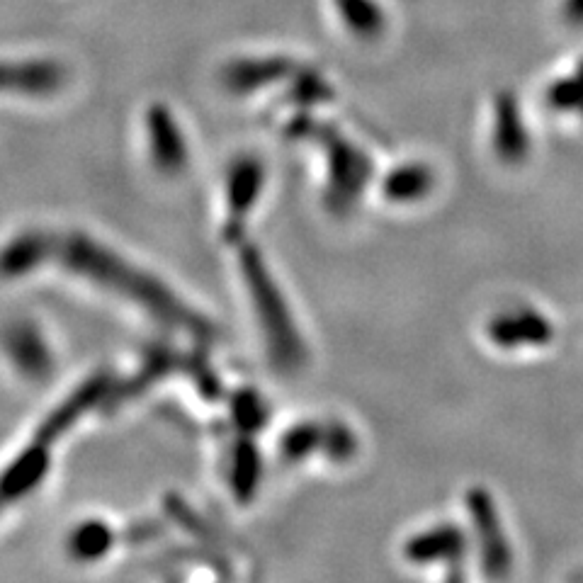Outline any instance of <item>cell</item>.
<instances>
[{"instance_id":"6da1fadb","label":"cell","mask_w":583,"mask_h":583,"mask_svg":"<svg viewBox=\"0 0 583 583\" xmlns=\"http://www.w3.org/2000/svg\"><path fill=\"white\" fill-rule=\"evenodd\" d=\"M56 256H61L66 268H71L76 275L88 277L95 285L139 304L141 309L149 311L151 316H158L166 324L183 326L190 333H197V336L207 333L205 321L192 314L178 297H173L171 290H166L154 277L144 275L139 268L129 265L127 260L107 251L105 246L90 241L88 236L66 239L64 246H56Z\"/></svg>"},{"instance_id":"7a4b0ae2","label":"cell","mask_w":583,"mask_h":583,"mask_svg":"<svg viewBox=\"0 0 583 583\" xmlns=\"http://www.w3.org/2000/svg\"><path fill=\"white\" fill-rule=\"evenodd\" d=\"M241 270L246 280L248 292L258 307V319L263 326L268 345L273 348L275 360L285 367H294L304 360V345L299 338L297 326L290 319V311L285 307L280 290L275 280L265 270L256 248H243L241 253Z\"/></svg>"},{"instance_id":"3957f363","label":"cell","mask_w":583,"mask_h":583,"mask_svg":"<svg viewBox=\"0 0 583 583\" xmlns=\"http://www.w3.org/2000/svg\"><path fill=\"white\" fill-rule=\"evenodd\" d=\"M149 144L154 161L166 171H178L188 161L183 134L163 107H154L149 112Z\"/></svg>"},{"instance_id":"277c9868","label":"cell","mask_w":583,"mask_h":583,"mask_svg":"<svg viewBox=\"0 0 583 583\" xmlns=\"http://www.w3.org/2000/svg\"><path fill=\"white\" fill-rule=\"evenodd\" d=\"M61 83V69L54 64H0V90L13 93H52Z\"/></svg>"},{"instance_id":"5b68a950","label":"cell","mask_w":583,"mask_h":583,"mask_svg":"<svg viewBox=\"0 0 583 583\" xmlns=\"http://www.w3.org/2000/svg\"><path fill=\"white\" fill-rule=\"evenodd\" d=\"M47 472V455H44V445H32L30 452L18 457L5 474L0 477V496L3 498H18L25 496L32 486Z\"/></svg>"},{"instance_id":"8992f818","label":"cell","mask_w":583,"mask_h":583,"mask_svg":"<svg viewBox=\"0 0 583 583\" xmlns=\"http://www.w3.org/2000/svg\"><path fill=\"white\" fill-rule=\"evenodd\" d=\"M52 253V246H49L47 239L42 236H22V239H15L0 253V275L5 277H18L25 275L30 270V265L42 263L44 256Z\"/></svg>"},{"instance_id":"52a82bcc","label":"cell","mask_w":583,"mask_h":583,"mask_svg":"<svg viewBox=\"0 0 583 583\" xmlns=\"http://www.w3.org/2000/svg\"><path fill=\"white\" fill-rule=\"evenodd\" d=\"M260 183H263V168L256 161H241L231 171L229 178V209L231 217H243L248 207L256 202Z\"/></svg>"},{"instance_id":"ba28073f","label":"cell","mask_w":583,"mask_h":583,"mask_svg":"<svg viewBox=\"0 0 583 583\" xmlns=\"http://www.w3.org/2000/svg\"><path fill=\"white\" fill-rule=\"evenodd\" d=\"M103 389H105L103 382H93V384H88V387H83L81 392L69 396V401H66V404L61 406V409L56 411L54 416L47 418L44 428L39 430V440H42V443H49V440L59 438V435L64 433L66 426H69L71 421H76V418L83 416L86 406L93 399H98Z\"/></svg>"},{"instance_id":"9c48e42d","label":"cell","mask_w":583,"mask_h":583,"mask_svg":"<svg viewBox=\"0 0 583 583\" xmlns=\"http://www.w3.org/2000/svg\"><path fill=\"white\" fill-rule=\"evenodd\" d=\"M69 545L78 559L103 557L112 545V532L105 528V523H83L81 528L73 530Z\"/></svg>"},{"instance_id":"30bf717a","label":"cell","mask_w":583,"mask_h":583,"mask_svg":"<svg viewBox=\"0 0 583 583\" xmlns=\"http://www.w3.org/2000/svg\"><path fill=\"white\" fill-rule=\"evenodd\" d=\"M338 5H341L345 22L350 27H355V30H372L375 27L377 15L372 10V5L362 3V0H338Z\"/></svg>"}]
</instances>
